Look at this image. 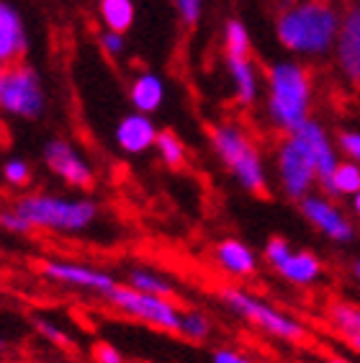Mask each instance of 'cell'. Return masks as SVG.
Segmentation results:
<instances>
[{"mask_svg": "<svg viewBox=\"0 0 360 363\" xmlns=\"http://www.w3.org/2000/svg\"><path fill=\"white\" fill-rule=\"evenodd\" d=\"M211 320L208 315L198 312V309H188V312H180V335H186L188 340L203 342L211 335Z\"/></svg>", "mask_w": 360, "mask_h": 363, "instance_id": "26", "label": "cell"}, {"mask_svg": "<svg viewBox=\"0 0 360 363\" xmlns=\"http://www.w3.org/2000/svg\"><path fill=\"white\" fill-rule=\"evenodd\" d=\"M227 72L240 106H255L260 98V70L252 57H224Z\"/></svg>", "mask_w": 360, "mask_h": 363, "instance_id": "19", "label": "cell"}, {"mask_svg": "<svg viewBox=\"0 0 360 363\" xmlns=\"http://www.w3.org/2000/svg\"><path fill=\"white\" fill-rule=\"evenodd\" d=\"M42 157L44 165L72 189L90 191L96 186V173L90 168V162L67 140H49L42 150Z\"/></svg>", "mask_w": 360, "mask_h": 363, "instance_id": "11", "label": "cell"}, {"mask_svg": "<svg viewBox=\"0 0 360 363\" xmlns=\"http://www.w3.org/2000/svg\"><path fill=\"white\" fill-rule=\"evenodd\" d=\"M219 301H222L232 315L249 322L252 328H257L260 333H265V335H270V337H278V340H286V342H296V345L312 337L309 328H306L301 320H296V317L288 315V312H281V309H276L270 301L260 299V296L244 291V289H237V286L219 289Z\"/></svg>", "mask_w": 360, "mask_h": 363, "instance_id": "5", "label": "cell"}, {"mask_svg": "<svg viewBox=\"0 0 360 363\" xmlns=\"http://www.w3.org/2000/svg\"><path fill=\"white\" fill-rule=\"evenodd\" d=\"M291 250H293L291 242L286 238H270L268 242H265V260H268L270 266H273V271H276V268L291 255Z\"/></svg>", "mask_w": 360, "mask_h": 363, "instance_id": "29", "label": "cell"}, {"mask_svg": "<svg viewBox=\"0 0 360 363\" xmlns=\"http://www.w3.org/2000/svg\"><path fill=\"white\" fill-rule=\"evenodd\" d=\"M334 145L339 150V157L360 165V126H345L334 134Z\"/></svg>", "mask_w": 360, "mask_h": 363, "instance_id": "27", "label": "cell"}, {"mask_svg": "<svg viewBox=\"0 0 360 363\" xmlns=\"http://www.w3.org/2000/svg\"><path fill=\"white\" fill-rule=\"evenodd\" d=\"M342 23V11L327 0H296L276 16L278 44L293 57L319 60L332 55Z\"/></svg>", "mask_w": 360, "mask_h": 363, "instance_id": "1", "label": "cell"}, {"mask_svg": "<svg viewBox=\"0 0 360 363\" xmlns=\"http://www.w3.org/2000/svg\"><path fill=\"white\" fill-rule=\"evenodd\" d=\"M154 150H157L159 160L165 162L167 168H183L186 165V145L178 134L170 132V129H162L157 134V142H154Z\"/></svg>", "mask_w": 360, "mask_h": 363, "instance_id": "25", "label": "cell"}, {"mask_svg": "<svg viewBox=\"0 0 360 363\" xmlns=\"http://www.w3.org/2000/svg\"><path fill=\"white\" fill-rule=\"evenodd\" d=\"M350 209H353L355 217H360V191L355 196H350Z\"/></svg>", "mask_w": 360, "mask_h": 363, "instance_id": "37", "label": "cell"}, {"mask_svg": "<svg viewBox=\"0 0 360 363\" xmlns=\"http://www.w3.org/2000/svg\"><path fill=\"white\" fill-rule=\"evenodd\" d=\"M101 47H103V52L108 57H118V55H124L126 39H124V34H116V31H108V28H106L103 34H101Z\"/></svg>", "mask_w": 360, "mask_h": 363, "instance_id": "32", "label": "cell"}, {"mask_svg": "<svg viewBox=\"0 0 360 363\" xmlns=\"http://www.w3.org/2000/svg\"><path fill=\"white\" fill-rule=\"evenodd\" d=\"M129 101H132L134 111L139 113H154L165 101V83L162 77L154 75V72H142L132 80V88H129Z\"/></svg>", "mask_w": 360, "mask_h": 363, "instance_id": "20", "label": "cell"}, {"mask_svg": "<svg viewBox=\"0 0 360 363\" xmlns=\"http://www.w3.org/2000/svg\"><path fill=\"white\" fill-rule=\"evenodd\" d=\"M34 322H36V328H39V333H42L44 337H49L52 342H60V345H69V337L64 335L57 325H52L49 320H42V317H36Z\"/></svg>", "mask_w": 360, "mask_h": 363, "instance_id": "34", "label": "cell"}, {"mask_svg": "<svg viewBox=\"0 0 360 363\" xmlns=\"http://www.w3.org/2000/svg\"><path fill=\"white\" fill-rule=\"evenodd\" d=\"M314 77L298 60H278L265 72V113L270 126L293 134L304 121L312 119Z\"/></svg>", "mask_w": 360, "mask_h": 363, "instance_id": "2", "label": "cell"}, {"mask_svg": "<svg viewBox=\"0 0 360 363\" xmlns=\"http://www.w3.org/2000/svg\"><path fill=\"white\" fill-rule=\"evenodd\" d=\"M214 260L216 266L222 268L229 276H237V279H247L257 271L260 260H257V252L244 245L242 240L227 238L214 247Z\"/></svg>", "mask_w": 360, "mask_h": 363, "instance_id": "18", "label": "cell"}, {"mask_svg": "<svg viewBox=\"0 0 360 363\" xmlns=\"http://www.w3.org/2000/svg\"><path fill=\"white\" fill-rule=\"evenodd\" d=\"M0 227H3V230H8V232H13V235H28V232L34 230V227H31V224H28L16 209H3V211H0Z\"/></svg>", "mask_w": 360, "mask_h": 363, "instance_id": "31", "label": "cell"}, {"mask_svg": "<svg viewBox=\"0 0 360 363\" xmlns=\"http://www.w3.org/2000/svg\"><path fill=\"white\" fill-rule=\"evenodd\" d=\"M347 273H350V279L360 286V255H355V258L347 263Z\"/></svg>", "mask_w": 360, "mask_h": 363, "instance_id": "36", "label": "cell"}, {"mask_svg": "<svg viewBox=\"0 0 360 363\" xmlns=\"http://www.w3.org/2000/svg\"><path fill=\"white\" fill-rule=\"evenodd\" d=\"M28 49L26 23L11 3L0 0V67L18 65Z\"/></svg>", "mask_w": 360, "mask_h": 363, "instance_id": "14", "label": "cell"}, {"mask_svg": "<svg viewBox=\"0 0 360 363\" xmlns=\"http://www.w3.org/2000/svg\"><path fill=\"white\" fill-rule=\"evenodd\" d=\"M293 137L304 145V150L314 160V168H317V178H319V189H322V186L330 181V175L334 173V168L339 165V160H342V157H339L337 145H334V137L327 132V126L319 119H314V116L298 126L296 132H293Z\"/></svg>", "mask_w": 360, "mask_h": 363, "instance_id": "13", "label": "cell"}, {"mask_svg": "<svg viewBox=\"0 0 360 363\" xmlns=\"http://www.w3.org/2000/svg\"><path fill=\"white\" fill-rule=\"evenodd\" d=\"M175 11L186 26H196L203 13V0H175Z\"/></svg>", "mask_w": 360, "mask_h": 363, "instance_id": "30", "label": "cell"}, {"mask_svg": "<svg viewBox=\"0 0 360 363\" xmlns=\"http://www.w3.org/2000/svg\"><path fill=\"white\" fill-rule=\"evenodd\" d=\"M325 363H353V361H347V358H342V356H327Z\"/></svg>", "mask_w": 360, "mask_h": 363, "instance_id": "38", "label": "cell"}, {"mask_svg": "<svg viewBox=\"0 0 360 363\" xmlns=\"http://www.w3.org/2000/svg\"><path fill=\"white\" fill-rule=\"evenodd\" d=\"M360 191V165L350 160H339L330 181L322 186V194L332 196V199H350Z\"/></svg>", "mask_w": 360, "mask_h": 363, "instance_id": "21", "label": "cell"}, {"mask_svg": "<svg viewBox=\"0 0 360 363\" xmlns=\"http://www.w3.org/2000/svg\"><path fill=\"white\" fill-rule=\"evenodd\" d=\"M276 173H278V186H281L283 196L296 203L301 199H306L309 194H314V189H319L314 160L309 157L304 145L293 134H286L283 140L278 142Z\"/></svg>", "mask_w": 360, "mask_h": 363, "instance_id": "7", "label": "cell"}, {"mask_svg": "<svg viewBox=\"0 0 360 363\" xmlns=\"http://www.w3.org/2000/svg\"><path fill=\"white\" fill-rule=\"evenodd\" d=\"M211 363H257V361H252V358L244 356V353H237V350L219 348V350H214Z\"/></svg>", "mask_w": 360, "mask_h": 363, "instance_id": "35", "label": "cell"}, {"mask_svg": "<svg viewBox=\"0 0 360 363\" xmlns=\"http://www.w3.org/2000/svg\"><path fill=\"white\" fill-rule=\"evenodd\" d=\"M332 57L339 77L350 88L360 91V0H353L342 11V23H339Z\"/></svg>", "mask_w": 360, "mask_h": 363, "instance_id": "10", "label": "cell"}, {"mask_svg": "<svg viewBox=\"0 0 360 363\" xmlns=\"http://www.w3.org/2000/svg\"><path fill=\"white\" fill-rule=\"evenodd\" d=\"M106 299L111 301L118 312L145 322L150 328L162 330V333H178L180 335V309L173 299L137 291L132 286H116Z\"/></svg>", "mask_w": 360, "mask_h": 363, "instance_id": "8", "label": "cell"}, {"mask_svg": "<svg viewBox=\"0 0 360 363\" xmlns=\"http://www.w3.org/2000/svg\"><path fill=\"white\" fill-rule=\"evenodd\" d=\"M157 126L147 113H129L118 121L116 126V145L124 150L126 155H142L147 150H152L157 142Z\"/></svg>", "mask_w": 360, "mask_h": 363, "instance_id": "16", "label": "cell"}, {"mask_svg": "<svg viewBox=\"0 0 360 363\" xmlns=\"http://www.w3.org/2000/svg\"><path fill=\"white\" fill-rule=\"evenodd\" d=\"M0 350H3V340H0Z\"/></svg>", "mask_w": 360, "mask_h": 363, "instance_id": "39", "label": "cell"}, {"mask_svg": "<svg viewBox=\"0 0 360 363\" xmlns=\"http://www.w3.org/2000/svg\"><path fill=\"white\" fill-rule=\"evenodd\" d=\"M13 209L34 230L83 232L98 219V203L90 199H64L55 194H28L13 203Z\"/></svg>", "mask_w": 360, "mask_h": 363, "instance_id": "4", "label": "cell"}, {"mask_svg": "<svg viewBox=\"0 0 360 363\" xmlns=\"http://www.w3.org/2000/svg\"><path fill=\"white\" fill-rule=\"evenodd\" d=\"M39 271L55 284H62V286L69 289H83V291H96L103 294V296H108L118 286V281L111 273L83 266V263H69V260H42Z\"/></svg>", "mask_w": 360, "mask_h": 363, "instance_id": "12", "label": "cell"}, {"mask_svg": "<svg viewBox=\"0 0 360 363\" xmlns=\"http://www.w3.org/2000/svg\"><path fill=\"white\" fill-rule=\"evenodd\" d=\"M298 211L322 238H327L332 245L347 247V245H353L358 240V227L332 196L314 191V194H309L306 199L298 201Z\"/></svg>", "mask_w": 360, "mask_h": 363, "instance_id": "9", "label": "cell"}, {"mask_svg": "<svg viewBox=\"0 0 360 363\" xmlns=\"http://www.w3.org/2000/svg\"><path fill=\"white\" fill-rule=\"evenodd\" d=\"M208 142L219 162L240 183V189L252 196L268 194V170L263 152L242 126L235 121H219L208 129Z\"/></svg>", "mask_w": 360, "mask_h": 363, "instance_id": "3", "label": "cell"}, {"mask_svg": "<svg viewBox=\"0 0 360 363\" xmlns=\"http://www.w3.org/2000/svg\"><path fill=\"white\" fill-rule=\"evenodd\" d=\"M47 93L42 75L31 65H8L0 67V111L16 119L34 121L44 113Z\"/></svg>", "mask_w": 360, "mask_h": 363, "instance_id": "6", "label": "cell"}, {"mask_svg": "<svg viewBox=\"0 0 360 363\" xmlns=\"http://www.w3.org/2000/svg\"><path fill=\"white\" fill-rule=\"evenodd\" d=\"M325 322L347 348L360 356V304L350 299H332L325 307Z\"/></svg>", "mask_w": 360, "mask_h": 363, "instance_id": "15", "label": "cell"}, {"mask_svg": "<svg viewBox=\"0 0 360 363\" xmlns=\"http://www.w3.org/2000/svg\"><path fill=\"white\" fill-rule=\"evenodd\" d=\"M126 286L145 294H154V296H165V299H173L175 296L173 281H167L162 273L150 271V268H132L129 276H126Z\"/></svg>", "mask_w": 360, "mask_h": 363, "instance_id": "23", "label": "cell"}, {"mask_svg": "<svg viewBox=\"0 0 360 363\" xmlns=\"http://www.w3.org/2000/svg\"><path fill=\"white\" fill-rule=\"evenodd\" d=\"M101 21L108 31L126 34L134 26V3L132 0H101L98 3Z\"/></svg>", "mask_w": 360, "mask_h": 363, "instance_id": "22", "label": "cell"}, {"mask_svg": "<svg viewBox=\"0 0 360 363\" xmlns=\"http://www.w3.org/2000/svg\"><path fill=\"white\" fill-rule=\"evenodd\" d=\"M3 178H6L8 186H16V189H23L31 183V165H28L23 157H11L3 165Z\"/></svg>", "mask_w": 360, "mask_h": 363, "instance_id": "28", "label": "cell"}, {"mask_svg": "<svg viewBox=\"0 0 360 363\" xmlns=\"http://www.w3.org/2000/svg\"><path fill=\"white\" fill-rule=\"evenodd\" d=\"M224 57H252V39L240 18L224 23Z\"/></svg>", "mask_w": 360, "mask_h": 363, "instance_id": "24", "label": "cell"}, {"mask_svg": "<svg viewBox=\"0 0 360 363\" xmlns=\"http://www.w3.org/2000/svg\"><path fill=\"white\" fill-rule=\"evenodd\" d=\"M276 273L293 286L309 289L325 279V263L312 250H291V255L276 268Z\"/></svg>", "mask_w": 360, "mask_h": 363, "instance_id": "17", "label": "cell"}, {"mask_svg": "<svg viewBox=\"0 0 360 363\" xmlns=\"http://www.w3.org/2000/svg\"><path fill=\"white\" fill-rule=\"evenodd\" d=\"M93 358H96V363H124L121 350L113 348L111 342H98L96 350H93Z\"/></svg>", "mask_w": 360, "mask_h": 363, "instance_id": "33", "label": "cell"}, {"mask_svg": "<svg viewBox=\"0 0 360 363\" xmlns=\"http://www.w3.org/2000/svg\"><path fill=\"white\" fill-rule=\"evenodd\" d=\"M327 3H332V0H327Z\"/></svg>", "mask_w": 360, "mask_h": 363, "instance_id": "40", "label": "cell"}]
</instances>
